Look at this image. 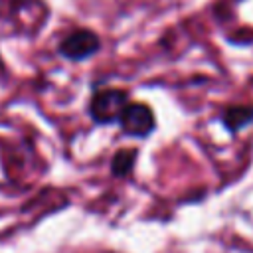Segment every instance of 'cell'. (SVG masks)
Listing matches in <instances>:
<instances>
[{
    "mask_svg": "<svg viewBox=\"0 0 253 253\" xmlns=\"http://www.w3.org/2000/svg\"><path fill=\"white\" fill-rule=\"evenodd\" d=\"M223 125L229 130H239L243 126H247L253 121V107H245V105H237V107H229L223 115H221Z\"/></svg>",
    "mask_w": 253,
    "mask_h": 253,
    "instance_id": "cell-4",
    "label": "cell"
},
{
    "mask_svg": "<svg viewBox=\"0 0 253 253\" xmlns=\"http://www.w3.org/2000/svg\"><path fill=\"white\" fill-rule=\"evenodd\" d=\"M126 105H128V95L123 89H105L93 95L89 103V115L99 125H107L113 121L119 123V117Z\"/></svg>",
    "mask_w": 253,
    "mask_h": 253,
    "instance_id": "cell-1",
    "label": "cell"
},
{
    "mask_svg": "<svg viewBox=\"0 0 253 253\" xmlns=\"http://www.w3.org/2000/svg\"><path fill=\"white\" fill-rule=\"evenodd\" d=\"M99 38L89 32V30H77L69 34L61 43H59V53L71 61H81L91 57L99 49Z\"/></svg>",
    "mask_w": 253,
    "mask_h": 253,
    "instance_id": "cell-3",
    "label": "cell"
},
{
    "mask_svg": "<svg viewBox=\"0 0 253 253\" xmlns=\"http://www.w3.org/2000/svg\"><path fill=\"white\" fill-rule=\"evenodd\" d=\"M119 125L130 136H146L154 130V115L148 105L128 103L119 117Z\"/></svg>",
    "mask_w": 253,
    "mask_h": 253,
    "instance_id": "cell-2",
    "label": "cell"
},
{
    "mask_svg": "<svg viewBox=\"0 0 253 253\" xmlns=\"http://www.w3.org/2000/svg\"><path fill=\"white\" fill-rule=\"evenodd\" d=\"M134 160H136V150L134 148H123V150H119L113 156V162H111L113 174L115 176H126V174H130V170L134 166Z\"/></svg>",
    "mask_w": 253,
    "mask_h": 253,
    "instance_id": "cell-5",
    "label": "cell"
}]
</instances>
